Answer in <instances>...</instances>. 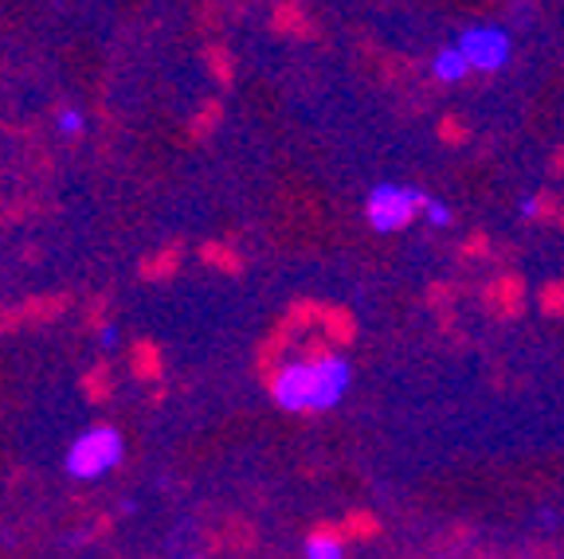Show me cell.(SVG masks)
Returning <instances> with one entry per match:
<instances>
[{"instance_id": "obj_2", "label": "cell", "mask_w": 564, "mask_h": 559, "mask_svg": "<svg viewBox=\"0 0 564 559\" xmlns=\"http://www.w3.org/2000/svg\"><path fill=\"white\" fill-rule=\"evenodd\" d=\"M122 458H126V442L115 427H87L67 446L63 465H67V473L75 481H98L115 470Z\"/></svg>"}, {"instance_id": "obj_5", "label": "cell", "mask_w": 564, "mask_h": 559, "mask_svg": "<svg viewBox=\"0 0 564 559\" xmlns=\"http://www.w3.org/2000/svg\"><path fill=\"white\" fill-rule=\"evenodd\" d=\"M467 70H470V63L458 55V47H443V52L435 55V79L440 83H463Z\"/></svg>"}, {"instance_id": "obj_7", "label": "cell", "mask_w": 564, "mask_h": 559, "mask_svg": "<svg viewBox=\"0 0 564 559\" xmlns=\"http://www.w3.org/2000/svg\"><path fill=\"white\" fill-rule=\"evenodd\" d=\"M423 211H427V219H432L435 228H447L451 223V208L443 200H432V196H427V200H423Z\"/></svg>"}, {"instance_id": "obj_1", "label": "cell", "mask_w": 564, "mask_h": 559, "mask_svg": "<svg viewBox=\"0 0 564 559\" xmlns=\"http://www.w3.org/2000/svg\"><path fill=\"white\" fill-rule=\"evenodd\" d=\"M349 384L352 368L341 357H317L282 368L271 384V395L282 412H329L345 399Z\"/></svg>"}, {"instance_id": "obj_4", "label": "cell", "mask_w": 564, "mask_h": 559, "mask_svg": "<svg viewBox=\"0 0 564 559\" xmlns=\"http://www.w3.org/2000/svg\"><path fill=\"white\" fill-rule=\"evenodd\" d=\"M458 55L478 70H498V67H506V59H510V35L494 24L467 28L463 40H458Z\"/></svg>"}, {"instance_id": "obj_3", "label": "cell", "mask_w": 564, "mask_h": 559, "mask_svg": "<svg viewBox=\"0 0 564 559\" xmlns=\"http://www.w3.org/2000/svg\"><path fill=\"white\" fill-rule=\"evenodd\" d=\"M427 196L420 188H404V184H377L369 196V223L388 235V231H400L408 228L415 219V211L423 208Z\"/></svg>"}, {"instance_id": "obj_6", "label": "cell", "mask_w": 564, "mask_h": 559, "mask_svg": "<svg viewBox=\"0 0 564 559\" xmlns=\"http://www.w3.org/2000/svg\"><path fill=\"white\" fill-rule=\"evenodd\" d=\"M306 559H345V548H341V540H337V536L317 533V536H310V540H306Z\"/></svg>"}, {"instance_id": "obj_10", "label": "cell", "mask_w": 564, "mask_h": 559, "mask_svg": "<svg viewBox=\"0 0 564 559\" xmlns=\"http://www.w3.org/2000/svg\"><path fill=\"white\" fill-rule=\"evenodd\" d=\"M115 337H118L115 325H106V329H102V344H115Z\"/></svg>"}, {"instance_id": "obj_9", "label": "cell", "mask_w": 564, "mask_h": 559, "mask_svg": "<svg viewBox=\"0 0 564 559\" xmlns=\"http://www.w3.org/2000/svg\"><path fill=\"white\" fill-rule=\"evenodd\" d=\"M533 211H538V196H525L521 200V216H533Z\"/></svg>"}, {"instance_id": "obj_8", "label": "cell", "mask_w": 564, "mask_h": 559, "mask_svg": "<svg viewBox=\"0 0 564 559\" xmlns=\"http://www.w3.org/2000/svg\"><path fill=\"white\" fill-rule=\"evenodd\" d=\"M59 133H63V138H79V133H83V114H79V110H59Z\"/></svg>"}]
</instances>
